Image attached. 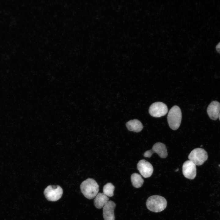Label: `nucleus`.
<instances>
[{"instance_id": "12", "label": "nucleus", "mask_w": 220, "mask_h": 220, "mask_svg": "<svg viewBox=\"0 0 220 220\" xmlns=\"http://www.w3.org/2000/svg\"><path fill=\"white\" fill-rule=\"evenodd\" d=\"M109 198L103 193H98L94 200V204L98 209H101L109 201Z\"/></svg>"}, {"instance_id": "6", "label": "nucleus", "mask_w": 220, "mask_h": 220, "mask_svg": "<svg viewBox=\"0 0 220 220\" xmlns=\"http://www.w3.org/2000/svg\"><path fill=\"white\" fill-rule=\"evenodd\" d=\"M148 111L151 116L158 118L165 116L168 112V109L165 104L161 102H157L150 106Z\"/></svg>"}, {"instance_id": "15", "label": "nucleus", "mask_w": 220, "mask_h": 220, "mask_svg": "<svg viewBox=\"0 0 220 220\" xmlns=\"http://www.w3.org/2000/svg\"><path fill=\"white\" fill-rule=\"evenodd\" d=\"M114 185L111 183H108L103 187V193L108 197H112L114 195L115 190Z\"/></svg>"}, {"instance_id": "3", "label": "nucleus", "mask_w": 220, "mask_h": 220, "mask_svg": "<svg viewBox=\"0 0 220 220\" xmlns=\"http://www.w3.org/2000/svg\"><path fill=\"white\" fill-rule=\"evenodd\" d=\"M182 112L180 108L177 105L172 107L169 110L167 117L170 127L175 130L179 127L182 120Z\"/></svg>"}, {"instance_id": "5", "label": "nucleus", "mask_w": 220, "mask_h": 220, "mask_svg": "<svg viewBox=\"0 0 220 220\" xmlns=\"http://www.w3.org/2000/svg\"><path fill=\"white\" fill-rule=\"evenodd\" d=\"M63 193L62 189L58 185H49L44 192L46 199L51 201H56L59 200L61 197Z\"/></svg>"}, {"instance_id": "10", "label": "nucleus", "mask_w": 220, "mask_h": 220, "mask_svg": "<svg viewBox=\"0 0 220 220\" xmlns=\"http://www.w3.org/2000/svg\"><path fill=\"white\" fill-rule=\"evenodd\" d=\"M115 203L109 201L103 208V215L104 220H115L114 209Z\"/></svg>"}, {"instance_id": "9", "label": "nucleus", "mask_w": 220, "mask_h": 220, "mask_svg": "<svg viewBox=\"0 0 220 220\" xmlns=\"http://www.w3.org/2000/svg\"><path fill=\"white\" fill-rule=\"evenodd\" d=\"M182 173L184 176L189 179H193L196 175V165L189 160L185 161L182 166Z\"/></svg>"}, {"instance_id": "2", "label": "nucleus", "mask_w": 220, "mask_h": 220, "mask_svg": "<svg viewBox=\"0 0 220 220\" xmlns=\"http://www.w3.org/2000/svg\"><path fill=\"white\" fill-rule=\"evenodd\" d=\"M146 205L150 211L158 212L163 210L166 207L167 201L163 197L159 195H153L147 200Z\"/></svg>"}, {"instance_id": "14", "label": "nucleus", "mask_w": 220, "mask_h": 220, "mask_svg": "<svg viewBox=\"0 0 220 220\" xmlns=\"http://www.w3.org/2000/svg\"><path fill=\"white\" fill-rule=\"evenodd\" d=\"M131 180L133 185L136 188L141 187L144 182L141 175L137 173H134L131 175Z\"/></svg>"}, {"instance_id": "7", "label": "nucleus", "mask_w": 220, "mask_h": 220, "mask_svg": "<svg viewBox=\"0 0 220 220\" xmlns=\"http://www.w3.org/2000/svg\"><path fill=\"white\" fill-rule=\"evenodd\" d=\"M157 153L162 158H165L167 156V152L165 145L163 143L158 142L154 144L152 149L146 151L144 154L145 157L150 158L154 153Z\"/></svg>"}, {"instance_id": "17", "label": "nucleus", "mask_w": 220, "mask_h": 220, "mask_svg": "<svg viewBox=\"0 0 220 220\" xmlns=\"http://www.w3.org/2000/svg\"><path fill=\"white\" fill-rule=\"evenodd\" d=\"M218 118H219V120H220V113H219V115Z\"/></svg>"}, {"instance_id": "8", "label": "nucleus", "mask_w": 220, "mask_h": 220, "mask_svg": "<svg viewBox=\"0 0 220 220\" xmlns=\"http://www.w3.org/2000/svg\"><path fill=\"white\" fill-rule=\"evenodd\" d=\"M138 170L145 178L150 177L153 173V168L152 165L145 160H140L137 165Z\"/></svg>"}, {"instance_id": "16", "label": "nucleus", "mask_w": 220, "mask_h": 220, "mask_svg": "<svg viewBox=\"0 0 220 220\" xmlns=\"http://www.w3.org/2000/svg\"><path fill=\"white\" fill-rule=\"evenodd\" d=\"M215 48L217 51L220 54V42L217 44Z\"/></svg>"}, {"instance_id": "11", "label": "nucleus", "mask_w": 220, "mask_h": 220, "mask_svg": "<svg viewBox=\"0 0 220 220\" xmlns=\"http://www.w3.org/2000/svg\"><path fill=\"white\" fill-rule=\"evenodd\" d=\"M220 112V103L216 101H212L208 105L207 112L209 118L216 120L218 118Z\"/></svg>"}, {"instance_id": "13", "label": "nucleus", "mask_w": 220, "mask_h": 220, "mask_svg": "<svg viewBox=\"0 0 220 220\" xmlns=\"http://www.w3.org/2000/svg\"><path fill=\"white\" fill-rule=\"evenodd\" d=\"M126 126L129 131L136 132L141 131L143 127L141 122L137 119L129 121L126 123Z\"/></svg>"}, {"instance_id": "1", "label": "nucleus", "mask_w": 220, "mask_h": 220, "mask_svg": "<svg viewBox=\"0 0 220 220\" xmlns=\"http://www.w3.org/2000/svg\"><path fill=\"white\" fill-rule=\"evenodd\" d=\"M80 188L81 192L85 197L91 199L95 198L98 194L99 186L94 179L88 178L81 183Z\"/></svg>"}, {"instance_id": "4", "label": "nucleus", "mask_w": 220, "mask_h": 220, "mask_svg": "<svg viewBox=\"0 0 220 220\" xmlns=\"http://www.w3.org/2000/svg\"><path fill=\"white\" fill-rule=\"evenodd\" d=\"M188 158L196 165L200 166L207 160L208 155L206 151L204 149L197 148L191 152L188 156Z\"/></svg>"}]
</instances>
